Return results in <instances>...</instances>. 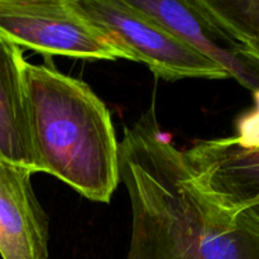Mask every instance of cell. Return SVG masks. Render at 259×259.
I'll return each mask as SVG.
<instances>
[{"label":"cell","mask_w":259,"mask_h":259,"mask_svg":"<svg viewBox=\"0 0 259 259\" xmlns=\"http://www.w3.org/2000/svg\"><path fill=\"white\" fill-rule=\"evenodd\" d=\"M119 176L133 217L126 259H259V220L223 209L197 186L153 106L124 129Z\"/></svg>","instance_id":"cell-1"},{"label":"cell","mask_w":259,"mask_h":259,"mask_svg":"<svg viewBox=\"0 0 259 259\" xmlns=\"http://www.w3.org/2000/svg\"><path fill=\"white\" fill-rule=\"evenodd\" d=\"M25 98L37 172L52 175L96 202L120 181L119 142L105 104L52 61L24 63Z\"/></svg>","instance_id":"cell-2"},{"label":"cell","mask_w":259,"mask_h":259,"mask_svg":"<svg viewBox=\"0 0 259 259\" xmlns=\"http://www.w3.org/2000/svg\"><path fill=\"white\" fill-rule=\"evenodd\" d=\"M255 108L242 116L238 123L237 141L244 147H259V91L253 93Z\"/></svg>","instance_id":"cell-10"},{"label":"cell","mask_w":259,"mask_h":259,"mask_svg":"<svg viewBox=\"0 0 259 259\" xmlns=\"http://www.w3.org/2000/svg\"><path fill=\"white\" fill-rule=\"evenodd\" d=\"M0 34L50 57L125 58L76 10L72 0H0Z\"/></svg>","instance_id":"cell-4"},{"label":"cell","mask_w":259,"mask_h":259,"mask_svg":"<svg viewBox=\"0 0 259 259\" xmlns=\"http://www.w3.org/2000/svg\"><path fill=\"white\" fill-rule=\"evenodd\" d=\"M33 172L0 162V255L48 259V217L33 191Z\"/></svg>","instance_id":"cell-7"},{"label":"cell","mask_w":259,"mask_h":259,"mask_svg":"<svg viewBox=\"0 0 259 259\" xmlns=\"http://www.w3.org/2000/svg\"><path fill=\"white\" fill-rule=\"evenodd\" d=\"M197 8L259 62V0H195Z\"/></svg>","instance_id":"cell-9"},{"label":"cell","mask_w":259,"mask_h":259,"mask_svg":"<svg viewBox=\"0 0 259 259\" xmlns=\"http://www.w3.org/2000/svg\"><path fill=\"white\" fill-rule=\"evenodd\" d=\"M128 3L222 66L229 77H234L253 93L259 91L258 61L243 52L238 43L210 22L194 0H128Z\"/></svg>","instance_id":"cell-6"},{"label":"cell","mask_w":259,"mask_h":259,"mask_svg":"<svg viewBox=\"0 0 259 259\" xmlns=\"http://www.w3.org/2000/svg\"><path fill=\"white\" fill-rule=\"evenodd\" d=\"M78 13L115 46L126 60L142 62L159 78H228L209 60L128 0H72Z\"/></svg>","instance_id":"cell-3"},{"label":"cell","mask_w":259,"mask_h":259,"mask_svg":"<svg viewBox=\"0 0 259 259\" xmlns=\"http://www.w3.org/2000/svg\"><path fill=\"white\" fill-rule=\"evenodd\" d=\"M197 186L223 209L249 210L259 220V147L235 137L201 141L182 152Z\"/></svg>","instance_id":"cell-5"},{"label":"cell","mask_w":259,"mask_h":259,"mask_svg":"<svg viewBox=\"0 0 259 259\" xmlns=\"http://www.w3.org/2000/svg\"><path fill=\"white\" fill-rule=\"evenodd\" d=\"M24 63L19 46L0 34V162L24 167L35 174Z\"/></svg>","instance_id":"cell-8"}]
</instances>
